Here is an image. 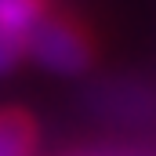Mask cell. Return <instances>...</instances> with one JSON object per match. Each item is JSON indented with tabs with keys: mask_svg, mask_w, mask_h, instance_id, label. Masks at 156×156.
I'll return each instance as SVG.
<instances>
[{
	"mask_svg": "<svg viewBox=\"0 0 156 156\" xmlns=\"http://www.w3.org/2000/svg\"><path fill=\"white\" fill-rule=\"evenodd\" d=\"M26 55L51 73H69L73 76V73H83L94 62V44H91V33L76 18L47 15L26 37Z\"/></svg>",
	"mask_w": 156,
	"mask_h": 156,
	"instance_id": "1",
	"label": "cell"
},
{
	"mask_svg": "<svg viewBox=\"0 0 156 156\" xmlns=\"http://www.w3.org/2000/svg\"><path fill=\"white\" fill-rule=\"evenodd\" d=\"M33 145H37L33 116L18 109H4L0 113V156H33Z\"/></svg>",
	"mask_w": 156,
	"mask_h": 156,
	"instance_id": "2",
	"label": "cell"
},
{
	"mask_svg": "<svg viewBox=\"0 0 156 156\" xmlns=\"http://www.w3.org/2000/svg\"><path fill=\"white\" fill-rule=\"evenodd\" d=\"M47 18V0H0V33L26 40Z\"/></svg>",
	"mask_w": 156,
	"mask_h": 156,
	"instance_id": "3",
	"label": "cell"
},
{
	"mask_svg": "<svg viewBox=\"0 0 156 156\" xmlns=\"http://www.w3.org/2000/svg\"><path fill=\"white\" fill-rule=\"evenodd\" d=\"M26 55V40L18 37H7V33H0V73H7L18 58Z\"/></svg>",
	"mask_w": 156,
	"mask_h": 156,
	"instance_id": "4",
	"label": "cell"
}]
</instances>
